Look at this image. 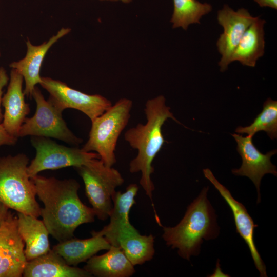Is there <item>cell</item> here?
I'll list each match as a JSON object with an SVG mask.
<instances>
[{
	"label": "cell",
	"mask_w": 277,
	"mask_h": 277,
	"mask_svg": "<svg viewBox=\"0 0 277 277\" xmlns=\"http://www.w3.org/2000/svg\"><path fill=\"white\" fill-rule=\"evenodd\" d=\"M36 195L44 205L41 208L43 222L48 232L59 242L74 236L81 225L94 221L92 208L83 203L78 195V182L73 179L59 180L38 174L31 178Z\"/></svg>",
	"instance_id": "obj_1"
},
{
	"label": "cell",
	"mask_w": 277,
	"mask_h": 277,
	"mask_svg": "<svg viewBox=\"0 0 277 277\" xmlns=\"http://www.w3.org/2000/svg\"><path fill=\"white\" fill-rule=\"evenodd\" d=\"M170 110L163 95L148 100L144 108L146 123H139L124 134L125 140L132 148L137 151V155L129 163V171L132 173L141 172L140 185L151 201L155 189L151 178L154 171L152 164L166 142L162 133V126L168 118L181 124Z\"/></svg>",
	"instance_id": "obj_2"
},
{
	"label": "cell",
	"mask_w": 277,
	"mask_h": 277,
	"mask_svg": "<svg viewBox=\"0 0 277 277\" xmlns=\"http://www.w3.org/2000/svg\"><path fill=\"white\" fill-rule=\"evenodd\" d=\"M208 187L188 206L181 221L174 227L163 226L162 237L168 246L177 249L180 256L190 260L197 255L203 240L216 238L219 232L215 211L207 198Z\"/></svg>",
	"instance_id": "obj_3"
},
{
	"label": "cell",
	"mask_w": 277,
	"mask_h": 277,
	"mask_svg": "<svg viewBox=\"0 0 277 277\" xmlns=\"http://www.w3.org/2000/svg\"><path fill=\"white\" fill-rule=\"evenodd\" d=\"M29 159L24 153L0 157V201L9 209L38 217L41 208L29 176Z\"/></svg>",
	"instance_id": "obj_4"
},
{
	"label": "cell",
	"mask_w": 277,
	"mask_h": 277,
	"mask_svg": "<svg viewBox=\"0 0 277 277\" xmlns=\"http://www.w3.org/2000/svg\"><path fill=\"white\" fill-rule=\"evenodd\" d=\"M132 107L131 100L121 98L92 121L88 139L82 149L97 153L106 166L112 167L116 162L117 142L129 122Z\"/></svg>",
	"instance_id": "obj_5"
},
{
	"label": "cell",
	"mask_w": 277,
	"mask_h": 277,
	"mask_svg": "<svg viewBox=\"0 0 277 277\" xmlns=\"http://www.w3.org/2000/svg\"><path fill=\"white\" fill-rule=\"evenodd\" d=\"M83 179L86 195L95 216L107 220L113 207V197L116 188L124 179L120 172L106 166L100 159H93L85 165L75 168Z\"/></svg>",
	"instance_id": "obj_6"
},
{
	"label": "cell",
	"mask_w": 277,
	"mask_h": 277,
	"mask_svg": "<svg viewBox=\"0 0 277 277\" xmlns=\"http://www.w3.org/2000/svg\"><path fill=\"white\" fill-rule=\"evenodd\" d=\"M32 97L36 102L34 114L26 117L22 124L19 137L26 136L56 138L71 145L78 146L83 139L76 136L67 127L62 112L46 100L40 89L35 86Z\"/></svg>",
	"instance_id": "obj_7"
},
{
	"label": "cell",
	"mask_w": 277,
	"mask_h": 277,
	"mask_svg": "<svg viewBox=\"0 0 277 277\" xmlns=\"http://www.w3.org/2000/svg\"><path fill=\"white\" fill-rule=\"evenodd\" d=\"M30 142L36 150L35 157L27 167L31 178L45 170L80 167L93 159H100L94 152H87L77 146L69 147L57 144L50 138L31 136Z\"/></svg>",
	"instance_id": "obj_8"
},
{
	"label": "cell",
	"mask_w": 277,
	"mask_h": 277,
	"mask_svg": "<svg viewBox=\"0 0 277 277\" xmlns=\"http://www.w3.org/2000/svg\"><path fill=\"white\" fill-rule=\"evenodd\" d=\"M41 86L49 93L48 101L63 112L67 108L79 110L91 121L102 114L111 105L110 101L100 94H88L49 77H42Z\"/></svg>",
	"instance_id": "obj_9"
},
{
	"label": "cell",
	"mask_w": 277,
	"mask_h": 277,
	"mask_svg": "<svg viewBox=\"0 0 277 277\" xmlns=\"http://www.w3.org/2000/svg\"><path fill=\"white\" fill-rule=\"evenodd\" d=\"M256 18L245 8L235 11L228 5H224L222 9L218 11L217 21L223 28V32L216 42L217 50L221 56L218 64L221 72L228 69L235 48Z\"/></svg>",
	"instance_id": "obj_10"
},
{
	"label": "cell",
	"mask_w": 277,
	"mask_h": 277,
	"mask_svg": "<svg viewBox=\"0 0 277 277\" xmlns=\"http://www.w3.org/2000/svg\"><path fill=\"white\" fill-rule=\"evenodd\" d=\"M17 216L10 211L0 226V277H21L27 262Z\"/></svg>",
	"instance_id": "obj_11"
},
{
	"label": "cell",
	"mask_w": 277,
	"mask_h": 277,
	"mask_svg": "<svg viewBox=\"0 0 277 277\" xmlns=\"http://www.w3.org/2000/svg\"><path fill=\"white\" fill-rule=\"evenodd\" d=\"M232 135L237 143V151L242 160L240 168L232 169V172L235 175L247 176L253 182L257 190L259 203L261 201L260 186L262 177L267 173L277 175L276 166L271 162V157L276 153V150L263 154L253 145V137H244L239 134Z\"/></svg>",
	"instance_id": "obj_12"
},
{
	"label": "cell",
	"mask_w": 277,
	"mask_h": 277,
	"mask_svg": "<svg viewBox=\"0 0 277 277\" xmlns=\"http://www.w3.org/2000/svg\"><path fill=\"white\" fill-rule=\"evenodd\" d=\"M203 171L205 177L214 186L230 208L236 232L247 244L255 266L260 273V276H267L266 266L259 253L254 240V229L258 225L254 223L245 206L232 196L230 192L217 181L209 169H204Z\"/></svg>",
	"instance_id": "obj_13"
},
{
	"label": "cell",
	"mask_w": 277,
	"mask_h": 277,
	"mask_svg": "<svg viewBox=\"0 0 277 277\" xmlns=\"http://www.w3.org/2000/svg\"><path fill=\"white\" fill-rule=\"evenodd\" d=\"M70 31V28L63 27L48 41L37 46L33 45L28 38L26 42L27 51L25 57L9 64L11 69H15L23 77L25 81L24 93L25 96L32 98L35 86L41 83V68L49 49Z\"/></svg>",
	"instance_id": "obj_14"
},
{
	"label": "cell",
	"mask_w": 277,
	"mask_h": 277,
	"mask_svg": "<svg viewBox=\"0 0 277 277\" xmlns=\"http://www.w3.org/2000/svg\"><path fill=\"white\" fill-rule=\"evenodd\" d=\"M24 78L15 69H11L6 93L3 95L2 105L4 108L2 124L11 136L18 138L21 127L30 112L25 102L23 89Z\"/></svg>",
	"instance_id": "obj_15"
},
{
	"label": "cell",
	"mask_w": 277,
	"mask_h": 277,
	"mask_svg": "<svg viewBox=\"0 0 277 277\" xmlns=\"http://www.w3.org/2000/svg\"><path fill=\"white\" fill-rule=\"evenodd\" d=\"M154 243V238L152 234H141L129 222L119 228L113 246L120 247L135 266L152 260L155 253Z\"/></svg>",
	"instance_id": "obj_16"
},
{
	"label": "cell",
	"mask_w": 277,
	"mask_h": 277,
	"mask_svg": "<svg viewBox=\"0 0 277 277\" xmlns=\"http://www.w3.org/2000/svg\"><path fill=\"white\" fill-rule=\"evenodd\" d=\"M92 236L86 239L73 237L59 242L52 250L61 255L71 266H76L87 261L92 256L102 250H108L111 245L101 232L93 231Z\"/></svg>",
	"instance_id": "obj_17"
},
{
	"label": "cell",
	"mask_w": 277,
	"mask_h": 277,
	"mask_svg": "<svg viewBox=\"0 0 277 277\" xmlns=\"http://www.w3.org/2000/svg\"><path fill=\"white\" fill-rule=\"evenodd\" d=\"M23 276L24 277H90L92 275L84 268L68 265L52 249L37 258L27 261Z\"/></svg>",
	"instance_id": "obj_18"
},
{
	"label": "cell",
	"mask_w": 277,
	"mask_h": 277,
	"mask_svg": "<svg viewBox=\"0 0 277 277\" xmlns=\"http://www.w3.org/2000/svg\"><path fill=\"white\" fill-rule=\"evenodd\" d=\"M83 268L98 277H129L135 272L134 266L122 249L114 246L102 255L92 256Z\"/></svg>",
	"instance_id": "obj_19"
},
{
	"label": "cell",
	"mask_w": 277,
	"mask_h": 277,
	"mask_svg": "<svg viewBox=\"0 0 277 277\" xmlns=\"http://www.w3.org/2000/svg\"><path fill=\"white\" fill-rule=\"evenodd\" d=\"M37 218L21 212L17 213L18 231L25 243L24 253L27 261L51 250L48 231L43 221Z\"/></svg>",
	"instance_id": "obj_20"
},
{
	"label": "cell",
	"mask_w": 277,
	"mask_h": 277,
	"mask_svg": "<svg viewBox=\"0 0 277 277\" xmlns=\"http://www.w3.org/2000/svg\"><path fill=\"white\" fill-rule=\"evenodd\" d=\"M265 20L256 17L246 30L231 56V63L240 62L242 65L254 67L265 51L264 25Z\"/></svg>",
	"instance_id": "obj_21"
},
{
	"label": "cell",
	"mask_w": 277,
	"mask_h": 277,
	"mask_svg": "<svg viewBox=\"0 0 277 277\" xmlns=\"http://www.w3.org/2000/svg\"><path fill=\"white\" fill-rule=\"evenodd\" d=\"M138 190L136 184H131L125 192L116 191L113 197V207L109 216L110 222L100 231L111 246L114 243L119 228L130 222L129 212L135 204V197Z\"/></svg>",
	"instance_id": "obj_22"
},
{
	"label": "cell",
	"mask_w": 277,
	"mask_h": 277,
	"mask_svg": "<svg viewBox=\"0 0 277 277\" xmlns=\"http://www.w3.org/2000/svg\"><path fill=\"white\" fill-rule=\"evenodd\" d=\"M173 12L170 19L173 28L186 30L193 24H200L202 17L210 12L212 6L197 0H173Z\"/></svg>",
	"instance_id": "obj_23"
},
{
	"label": "cell",
	"mask_w": 277,
	"mask_h": 277,
	"mask_svg": "<svg viewBox=\"0 0 277 277\" xmlns=\"http://www.w3.org/2000/svg\"><path fill=\"white\" fill-rule=\"evenodd\" d=\"M261 131L266 132L271 139L277 137V102L270 98L264 103L262 111L249 126H239L235 132L253 137Z\"/></svg>",
	"instance_id": "obj_24"
},
{
	"label": "cell",
	"mask_w": 277,
	"mask_h": 277,
	"mask_svg": "<svg viewBox=\"0 0 277 277\" xmlns=\"http://www.w3.org/2000/svg\"><path fill=\"white\" fill-rule=\"evenodd\" d=\"M9 77L7 71L3 67H0V123L2 122L3 114L2 112V99L3 94V89L8 84Z\"/></svg>",
	"instance_id": "obj_25"
},
{
	"label": "cell",
	"mask_w": 277,
	"mask_h": 277,
	"mask_svg": "<svg viewBox=\"0 0 277 277\" xmlns=\"http://www.w3.org/2000/svg\"><path fill=\"white\" fill-rule=\"evenodd\" d=\"M17 138L10 135L5 130L2 123H0V146L3 145H14Z\"/></svg>",
	"instance_id": "obj_26"
},
{
	"label": "cell",
	"mask_w": 277,
	"mask_h": 277,
	"mask_svg": "<svg viewBox=\"0 0 277 277\" xmlns=\"http://www.w3.org/2000/svg\"><path fill=\"white\" fill-rule=\"evenodd\" d=\"M261 7H270L277 9V0H254Z\"/></svg>",
	"instance_id": "obj_27"
},
{
	"label": "cell",
	"mask_w": 277,
	"mask_h": 277,
	"mask_svg": "<svg viewBox=\"0 0 277 277\" xmlns=\"http://www.w3.org/2000/svg\"><path fill=\"white\" fill-rule=\"evenodd\" d=\"M9 209L7 206L0 201V226L7 218L10 211Z\"/></svg>",
	"instance_id": "obj_28"
},
{
	"label": "cell",
	"mask_w": 277,
	"mask_h": 277,
	"mask_svg": "<svg viewBox=\"0 0 277 277\" xmlns=\"http://www.w3.org/2000/svg\"><path fill=\"white\" fill-rule=\"evenodd\" d=\"M102 1H112V2H121L122 3L128 4L131 3L133 0H99Z\"/></svg>",
	"instance_id": "obj_29"
},
{
	"label": "cell",
	"mask_w": 277,
	"mask_h": 277,
	"mask_svg": "<svg viewBox=\"0 0 277 277\" xmlns=\"http://www.w3.org/2000/svg\"><path fill=\"white\" fill-rule=\"evenodd\" d=\"M1 56V48H0V57Z\"/></svg>",
	"instance_id": "obj_30"
}]
</instances>
